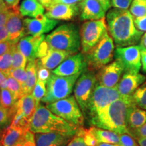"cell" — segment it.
Instances as JSON below:
<instances>
[{
    "mask_svg": "<svg viewBox=\"0 0 146 146\" xmlns=\"http://www.w3.org/2000/svg\"><path fill=\"white\" fill-rule=\"evenodd\" d=\"M108 32L117 47H127L140 43L143 33L136 28L134 18L129 10L110 9L106 14Z\"/></svg>",
    "mask_w": 146,
    "mask_h": 146,
    "instance_id": "6da1fadb",
    "label": "cell"
},
{
    "mask_svg": "<svg viewBox=\"0 0 146 146\" xmlns=\"http://www.w3.org/2000/svg\"><path fill=\"white\" fill-rule=\"evenodd\" d=\"M135 104L132 96H121L91 119L89 123L94 127L118 133H129L127 115L130 108Z\"/></svg>",
    "mask_w": 146,
    "mask_h": 146,
    "instance_id": "7a4b0ae2",
    "label": "cell"
},
{
    "mask_svg": "<svg viewBox=\"0 0 146 146\" xmlns=\"http://www.w3.org/2000/svg\"><path fill=\"white\" fill-rule=\"evenodd\" d=\"M78 127L55 114L41 104L38 106L29 123V129L33 133L58 132L75 135Z\"/></svg>",
    "mask_w": 146,
    "mask_h": 146,
    "instance_id": "3957f363",
    "label": "cell"
},
{
    "mask_svg": "<svg viewBox=\"0 0 146 146\" xmlns=\"http://www.w3.org/2000/svg\"><path fill=\"white\" fill-rule=\"evenodd\" d=\"M45 41L50 48L66 51L73 54L81 48L78 27L72 23L64 24L45 36Z\"/></svg>",
    "mask_w": 146,
    "mask_h": 146,
    "instance_id": "277c9868",
    "label": "cell"
},
{
    "mask_svg": "<svg viewBox=\"0 0 146 146\" xmlns=\"http://www.w3.org/2000/svg\"><path fill=\"white\" fill-rule=\"evenodd\" d=\"M115 44L112 37L106 32L96 45L85 54L87 69L98 71L106 65L112 62L114 57Z\"/></svg>",
    "mask_w": 146,
    "mask_h": 146,
    "instance_id": "5b68a950",
    "label": "cell"
},
{
    "mask_svg": "<svg viewBox=\"0 0 146 146\" xmlns=\"http://www.w3.org/2000/svg\"><path fill=\"white\" fill-rule=\"evenodd\" d=\"M81 74L64 76L52 73L47 81L46 94L41 102L48 104L70 96Z\"/></svg>",
    "mask_w": 146,
    "mask_h": 146,
    "instance_id": "8992f818",
    "label": "cell"
},
{
    "mask_svg": "<svg viewBox=\"0 0 146 146\" xmlns=\"http://www.w3.org/2000/svg\"><path fill=\"white\" fill-rule=\"evenodd\" d=\"M46 107L54 114L62 118L76 127H83V113L74 96H70L64 99L46 104Z\"/></svg>",
    "mask_w": 146,
    "mask_h": 146,
    "instance_id": "52a82bcc",
    "label": "cell"
},
{
    "mask_svg": "<svg viewBox=\"0 0 146 146\" xmlns=\"http://www.w3.org/2000/svg\"><path fill=\"white\" fill-rule=\"evenodd\" d=\"M106 32L108 27L105 18L85 22L80 29L81 52L84 54L88 52L99 43Z\"/></svg>",
    "mask_w": 146,
    "mask_h": 146,
    "instance_id": "ba28073f",
    "label": "cell"
},
{
    "mask_svg": "<svg viewBox=\"0 0 146 146\" xmlns=\"http://www.w3.org/2000/svg\"><path fill=\"white\" fill-rule=\"evenodd\" d=\"M120 96L116 87L109 88L97 83L85 114L88 120L95 117Z\"/></svg>",
    "mask_w": 146,
    "mask_h": 146,
    "instance_id": "9c48e42d",
    "label": "cell"
},
{
    "mask_svg": "<svg viewBox=\"0 0 146 146\" xmlns=\"http://www.w3.org/2000/svg\"><path fill=\"white\" fill-rule=\"evenodd\" d=\"M97 83L96 74L87 69L81 74L74 87V96L83 114H86L89 102Z\"/></svg>",
    "mask_w": 146,
    "mask_h": 146,
    "instance_id": "30bf717a",
    "label": "cell"
},
{
    "mask_svg": "<svg viewBox=\"0 0 146 146\" xmlns=\"http://www.w3.org/2000/svg\"><path fill=\"white\" fill-rule=\"evenodd\" d=\"M36 108V102L31 94L21 97L14 107V116L11 125L19 126L29 130V123Z\"/></svg>",
    "mask_w": 146,
    "mask_h": 146,
    "instance_id": "8fae6325",
    "label": "cell"
},
{
    "mask_svg": "<svg viewBox=\"0 0 146 146\" xmlns=\"http://www.w3.org/2000/svg\"><path fill=\"white\" fill-rule=\"evenodd\" d=\"M114 58L122 64L125 72H139L142 66L140 45L117 47L114 51Z\"/></svg>",
    "mask_w": 146,
    "mask_h": 146,
    "instance_id": "7c38bea8",
    "label": "cell"
},
{
    "mask_svg": "<svg viewBox=\"0 0 146 146\" xmlns=\"http://www.w3.org/2000/svg\"><path fill=\"white\" fill-rule=\"evenodd\" d=\"M72 55L68 52L50 48L44 40L40 45L38 59L41 66L49 70H53Z\"/></svg>",
    "mask_w": 146,
    "mask_h": 146,
    "instance_id": "4fadbf2b",
    "label": "cell"
},
{
    "mask_svg": "<svg viewBox=\"0 0 146 146\" xmlns=\"http://www.w3.org/2000/svg\"><path fill=\"white\" fill-rule=\"evenodd\" d=\"M124 72L125 69L122 64L115 60L98 70L96 74L97 82L102 86L116 88Z\"/></svg>",
    "mask_w": 146,
    "mask_h": 146,
    "instance_id": "5bb4252c",
    "label": "cell"
},
{
    "mask_svg": "<svg viewBox=\"0 0 146 146\" xmlns=\"http://www.w3.org/2000/svg\"><path fill=\"white\" fill-rule=\"evenodd\" d=\"M87 70V64L85 54L76 53L66 59L52 72L56 75L68 76L74 74H81Z\"/></svg>",
    "mask_w": 146,
    "mask_h": 146,
    "instance_id": "9a60e30c",
    "label": "cell"
},
{
    "mask_svg": "<svg viewBox=\"0 0 146 146\" xmlns=\"http://www.w3.org/2000/svg\"><path fill=\"white\" fill-rule=\"evenodd\" d=\"M58 23V20L51 19L45 14H41L34 18H24L25 36H38L47 33L52 31Z\"/></svg>",
    "mask_w": 146,
    "mask_h": 146,
    "instance_id": "2e32d148",
    "label": "cell"
},
{
    "mask_svg": "<svg viewBox=\"0 0 146 146\" xmlns=\"http://www.w3.org/2000/svg\"><path fill=\"white\" fill-rule=\"evenodd\" d=\"M9 8L10 14L5 24V27L8 32L10 41L17 43L22 37L25 36L23 16L20 12L18 5Z\"/></svg>",
    "mask_w": 146,
    "mask_h": 146,
    "instance_id": "e0dca14e",
    "label": "cell"
},
{
    "mask_svg": "<svg viewBox=\"0 0 146 146\" xmlns=\"http://www.w3.org/2000/svg\"><path fill=\"white\" fill-rule=\"evenodd\" d=\"M44 34L38 36L26 35L22 37L16 44L18 50L27 58L28 62L38 58L40 45L45 40Z\"/></svg>",
    "mask_w": 146,
    "mask_h": 146,
    "instance_id": "ac0fdd59",
    "label": "cell"
},
{
    "mask_svg": "<svg viewBox=\"0 0 146 146\" xmlns=\"http://www.w3.org/2000/svg\"><path fill=\"white\" fill-rule=\"evenodd\" d=\"M79 12L78 4H66L58 3L46 8L45 15L51 19L59 21H70Z\"/></svg>",
    "mask_w": 146,
    "mask_h": 146,
    "instance_id": "d6986e66",
    "label": "cell"
},
{
    "mask_svg": "<svg viewBox=\"0 0 146 146\" xmlns=\"http://www.w3.org/2000/svg\"><path fill=\"white\" fill-rule=\"evenodd\" d=\"M146 80V76L139 72H125L117 85L120 96H132Z\"/></svg>",
    "mask_w": 146,
    "mask_h": 146,
    "instance_id": "ffe728a7",
    "label": "cell"
},
{
    "mask_svg": "<svg viewBox=\"0 0 146 146\" xmlns=\"http://www.w3.org/2000/svg\"><path fill=\"white\" fill-rule=\"evenodd\" d=\"M78 5L81 21H96L105 18L106 11L98 0H83Z\"/></svg>",
    "mask_w": 146,
    "mask_h": 146,
    "instance_id": "44dd1931",
    "label": "cell"
},
{
    "mask_svg": "<svg viewBox=\"0 0 146 146\" xmlns=\"http://www.w3.org/2000/svg\"><path fill=\"white\" fill-rule=\"evenodd\" d=\"M74 135L58 132L35 133L36 146H66Z\"/></svg>",
    "mask_w": 146,
    "mask_h": 146,
    "instance_id": "7402d4cb",
    "label": "cell"
},
{
    "mask_svg": "<svg viewBox=\"0 0 146 146\" xmlns=\"http://www.w3.org/2000/svg\"><path fill=\"white\" fill-rule=\"evenodd\" d=\"M27 131L25 128L10 125L3 130L0 146H14Z\"/></svg>",
    "mask_w": 146,
    "mask_h": 146,
    "instance_id": "603a6c76",
    "label": "cell"
},
{
    "mask_svg": "<svg viewBox=\"0 0 146 146\" xmlns=\"http://www.w3.org/2000/svg\"><path fill=\"white\" fill-rule=\"evenodd\" d=\"M146 123V110L132 106L129 109L127 115V127L129 131L137 129Z\"/></svg>",
    "mask_w": 146,
    "mask_h": 146,
    "instance_id": "cb8c5ba5",
    "label": "cell"
},
{
    "mask_svg": "<svg viewBox=\"0 0 146 146\" xmlns=\"http://www.w3.org/2000/svg\"><path fill=\"white\" fill-rule=\"evenodd\" d=\"M98 143L118 144L120 142V134L110 130L91 127L88 129Z\"/></svg>",
    "mask_w": 146,
    "mask_h": 146,
    "instance_id": "d4e9b609",
    "label": "cell"
},
{
    "mask_svg": "<svg viewBox=\"0 0 146 146\" xmlns=\"http://www.w3.org/2000/svg\"><path fill=\"white\" fill-rule=\"evenodd\" d=\"M19 9L23 16L32 18L43 14L45 12V7L38 0H24Z\"/></svg>",
    "mask_w": 146,
    "mask_h": 146,
    "instance_id": "484cf974",
    "label": "cell"
},
{
    "mask_svg": "<svg viewBox=\"0 0 146 146\" xmlns=\"http://www.w3.org/2000/svg\"><path fill=\"white\" fill-rule=\"evenodd\" d=\"M27 72V80L23 86L24 96L31 94L35 85L38 80L37 77V62L36 59L33 61L28 62L26 66Z\"/></svg>",
    "mask_w": 146,
    "mask_h": 146,
    "instance_id": "4316f807",
    "label": "cell"
},
{
    "mask_svg": "<svg viewBox=\"0 0 146 146\" xmlns=\"http://www.w3.org/2000/svg\"><path fill=\"white\" fill-rule=\"evenodd\" d=\"M18 100L15 94L8 88L1 89L0 104L5 108L13 111L16 102ZM14 116V115H13Z\"/></svg>",
    "mask_w": 146,
    "mask_h": 146,
    "instance_id": "83f0119b",
    "label": "cell"
},
{
    "mask_svg": "<svg viewBox=\"0 0 146 146\" xmlns=\"http://www.w3.org/2000/svg\"><path fill=\"white\" fill-rule=\"evenodd\" d=\"M132 96L137 106L146 110V82L136 89Z\"/></svg>",
    "mask_w": 146,
    "mask_h": 146,
    "instance_id": "f1b7e54d",
    "label": "cell"
},
{
    "mask_svg": "<svg viewBox=\"0 0 146 146\" xmlns=\"http://www.w3.org/2000/svg\"><path fill=\"white\" fill-rule=\"evenodd\" d=\"M16 44H14L12 48V68H25L27 65L28 60L27 58L18 50Z\"/></svg>",
    "mask_w": 146,
    "mask_h": 146,
    "instance_id": "f546056e",
    "label": "cell"
},
{
    "mask_svg": "<svg viewBox=\"0 0 146 146\" xmlns=\"http://www.w3.org/2000/svg\"><path fill=\"white\" fill-rule=\"evenodd\" d=\"M129 11L133 18L146 15V0H133Z\"/></svg>",
    "mask_w": 146,
    "mask_h": 146,
    "instance_id": "4dcf8cb0",
    "label": "cell"
},
{
    "mask_svg": "<svg viewBox=\"0 0 146 146\" xmlns=\"http://www.w3.org/2000/svg\"><path fill=\"white\" fill-rule=\"evenodd\" d=\"M12 69V49L7 53L0 56V70L6 76H10Z\"/></svg>",
    "mask_w": 146,
    "mask_h": 146,
    "instance_id": "1f68e13d",
    "label": "cell"
},
{
    "mask_svg": "<svg viewBox=\"0 0 146 146\" xmlns=\"http://www.w3.org/2000/svg\"><path fill=\"white\" fill-rule=\"evenodd\" d=\"M46 82L38 79L31 93V95L35 100L37 107L40 104V102L46 94Z\"/></svg>",
    "mask_w": 146,
    "mask_h": 146,
    "instance_id": "d6a6232c",
    "label": "cell"
},
{
    "mask_svg": "<svg viewBox=\"0 0 146 146\" xmlns=\"http://www.w3.org/2000/svg\"><path fill=\"white\" fill-rule=\"evenodd\" d=\"M14 112L5 108L0 104V128L4 129L11 125Z\"/></svg>",
    "mask_w": 146,
    "mask_h": 146,
    "instance_id": "836d02e7",
    "label": "cell"
},
{
    "mask_svg": "<svg viewBox=\"0 0 146 146\" xmlns=\"http://www.w3.org/2000/svg\"><path fill=\"white\" fill-rule=\"evenodd\" d=\"M7 84H8L7 88L12 91L16 95L18 100L24 96L23 85L15 78L11 76H7Z\"/></svg>",
    "mask_w": 146,
    "mask_h": 146,
    "instance_id": "e575fe53",
    "label": "cell"
},
{
    "mask_svg": "<svg viewBox=\"0 0 146 146\" xmlns=\"http://www.w3.org/2000/svg\"><path fill=\"white\" fill-rule=\"evenodd\" d=\"M14 146H36L35 133L27 131Z\"/></svg>",
    "mask_w": 146,
    "mask_h": 146,
    "instance_id": "d590c367",
    "label": "cell"
},
{
    "mask_svg": "<svg viewBox=\"0 0 146 146\" xmlns=\"http://www.w3.org/2000/svg\"><path fill=\"white\" fill-rule=\"evenodd\" d=\"M10 76L17 80L23 86L27 80V72L26 68H12L10 71Z\"/></svg>",
    "mask_w": 146,
    "mask_h": 146,
    "instance_id": "8d00e7d4",
    "label": "cell"
},
{
    "mask_svg": "<svg viewBox=\"0 0 146 146\" xmlns=\"http://www.w3.org/2000/svg\"><path fill=\"white\" fill-rule=\"evenodd\" d=\"M36 62H37V77L38 79L41 81L46 82L47 80L50 78L51 75L52 74V72H51L50 70L45 68L44 66L40 64L39 59H36Z\"/></svg>",
    "mask_w": 146,
    "mask_h": 146,
    "instance_id": "74e56055",
    "label": "cell"
},
{
    "mask_svg": "<svg viewBox=\"0 0 146 146\" xmlns=\"http://www.w3.org/2000/svg\"><path fill=\"white\" fill-rule=\"evenodd\" d=\"M119 144L121 146H139L135 141L133 137L129 133H123L120 135Z\"/></svg>",
    "mask_w": 146,
    "mask_h": 146,
    "instance_id": "f35d334b",
    "label": "cell"
},
{
    "mask_svg": "<svg viewBox=\"0 0 146 146\" xmlns=\"http://www.w3.org/2000/svg\"><path fill=\"white\" fill-rule=\"evenodd\" d=\"M133 0H111V5L114 8L129 10Z\"/></svg>",
    "mask_w": 146,
    "mask_h": 146,
    "instance_id": "ab89813d",
    "label": "cell"
},
{
    "mask_svg": "<svg viewBox=\"0 0 146 146\" xmlns=\"http://www.w3.org/2000/svg\"><path fill=\"white\" fill-rule=\"evenodd\" d=\"M129 134L135 139L146 137V123L137 129L129 131Z\"/></svg>",
    "mask_w": 146,
    "mask_h": 146,
    "instance_id": "60d3db41",
    "label": "cell"
},
{
    "mask_svg": "<svg viewBox=\"0 0 146 146\" xmlns=\"http://www.w3.org/2000/svg\"><path fill=\"white\" fill-rule=\"evenodd\" d=\"M134 23L136 28L141 32H146V15L141 17L134 18Z\"/></svg>",
    "mask_w": 146,
    "mask_h": 146,
    "instance_id": "b9f144b4",
    "label": "cell"
},
{
    "mask_svg": "<svg viewBox=\"0 0 146 146\" xmlns=\"http://www.w3.org/2000/svg\"><path fill=\"white\" fill-rule=\"evenodd\" d=\"M14 44H16V43H13L10 40L0 42V56L10 51Z\"/></svg>",
    "mask_w": 146,
    "mask_h": 146,
    "instance_id": "7bdbcfd3",
    "label": "cell"
},
{
    "mask_svg": "<svg viewBox=\"0 0 146 146\" xmlns=\"http://www.w3.org/2000/svg\"><path fill=\"white\" fill-rule=\"evenodd\" d=\"M66 146H89L85 142L83 137L75 135Z\"/></svg>",
    "mask_w": 146,
    "mask_h": 146,
    "instance_id": "ee69618b",
    "label": "cell"
},
{
    "mask_svg": "<svg viewBox=\"0 0 146 146\" xmlns=\"http://www.w3.org/2000/svg\"><path fill=\"white\" fill-rule=\"evenodd\" d=\"M9 14H10V8L5 11L0 12V27L5 26Z\"/></svg>",
    "mask_w": 146,
    "mask_h": 146,
    "instance_id": "f6af8a7d",
    "label": "cell"
},
{
    "mask_svg": "<svg viewBox=\"0 0 146 146\" xmlns=\"http://www.w3.org/2000/svg\"><path fill=\"white\" fill-rule=\"evenodd\" d=\"M10 40L9 34L5 26L0 27V42Z\"/></svg>",
    "mask_w": 146,
    "mask_h": 146,
    "instance_id": "bcb514c9",
    "label": "cell"
},
{
    "mask_svg": "<svg viewBox=\"0 0 146 146\" xmlns=\"http://www.w3.org/2000/svg\"><path fill=\"white\" fill-rule=\"evenodd\" d=\"M141 65L143 72H146V48L141 46Z\"/></svg>",
    "mask_w": 146,
    "mask_h": 146,
    "instance_id": "7dc6e473",
    "label": "cell"
},
{
    "mask_svg": "<svg viewBox=\"0 0 146 146\" xmlns=\"http://www.w3.org/2000/svg\"><path fill=\"white\" fill-rule=\"evenodd\" d=\"M8 87L7 84V76L0 70V88L4 89Z\"/></svg>",
    "mask_w": 146,
    "mask_h": 146,
    "instance_id": "c3c4849f",
    "label": "cell"
},
{
    "mask_svg": "<svg viewBox=\"0 0 146 146\" xmlns=\"http://www.w3.org/2000/svg\"><path fill=\"white\" fill-rule=\"evenodd\" d=\"M98 1L101 3L106 12L108 11L111 7H112V5H111V0H98Z\"/></svg>",
    "mask_w": 146,
    "mask_h": 146,
    "instance_id": "681fc988",
    "label": "cell"
},
{
    "mask_svg": "<svg viewBox=\"0 0 146 146\" xmlns=\"http://www.w3.org/2000/svg\"><path fill=\"white\" fill-rule=\"evenodd\" d=\"M4 1L8 8H14L18 6L20 0H4Z\"/></svg>",
    "mask_w": 146,
    "mask_h": 146,
    "instance_id": "f907efd6",
    "label": "cell"
},
{
    "mask_svg": "<svg viewBox=\"0 0 146 146\" xmlns=\"http://www.w3.org/2000/svg\"><path fill=\"white\" fill-rule=\"evenodd\" d=\"M83 0H61L60 3H66V4H79Z\"/></svg>",
    "mask_w": 146,
    "mask_h": 146,
    "instance_id": "816d5d0a",
    "label": "cell"
},
{
    "mask_svg": "<svg viewBox=\"0 0 146 146\" xmlns=\"http://www.w3.org/2000/svg\"><path fill=\"white\" fill-rule=\"evenodd\" d=\"M9 8L7 6L6 3L4 1V0H0V12L5 11L8 10Z\"/></svg>",
    "mask_w": 146,
    "mask_h": 146,
    "instance_id": "f5cc1de1",
    "label": "cell"
},
{
    "mask_svg": "<svg viewBox=\"0 0 146 146\" xmlns=\"http://www.w3.org/2000/svg\"><path fill=\"white\" fill-rule=\"evenodd\" d=\"M38 1H39V2L41 3L43 6L45 7V8H46L51 5L52 0H38Z\"/></svg>",
    "mask_w": 146,
    "mask_h": 146,
    "instance_id": "db71d44e",
    "label": "cell"
},
{
    "mask_svg": "<svg viewBox=\"0 0 146 146\" xmlns=\"http://www.w3.org/2000/svg\"><path fill=\"white\" fill-rule=\"evenodd\" d=\"M139 146H146V137L137 139Z\"/></svg>",
    "mask_w": 146,
    "mask_h": 146,
    "instance_id": "11a10c76",
    "label": "cell"
},
{
    "mask_svg": "<svg viewBox=\"0 0 146 146\" xmlns=\"http://www.w3.org/2000/svg\"><path fill=\"white\" fill-rule=\"evenodd\" d=\"M139 43H140L139 44L140 46L146 48V32L143 35V36H142L141 41H140Z\"/></svg>",
    "mask_w": 146,
    "mask_h": 146,
    "instance_id": "9f6ffc18",
    "label": "cell"
},
{
    "mask_svg": "<svg viewBox=\"0 0 146 146\" xmlns=\"http://www.w3.org/2000/svg\"><path fill=\"white\" fill-rule=\"evenodd\" d=\"M97 146H121L119 143L113 144V143H98Z\"/></svg>",
    "mask_w": 146,
    "mask_h": 146,
    "instance_id": "6f0895ef",
    "label": "cell"
},
{
    "mask_svg": "<svg viewBox=\"0 0 146 146\" xmlns=\"http://www.w3.org/2000/svg\"><path fill=\"white\" fill-rule=\"evenodd\" d=\"M3 130V129H1V128H0V139H1V135H2Z\"/></svg>",
    "mask_w": 146,
    "mask_h": 146,
    "instance_id": "680465c9",
    "label": "cell"
},
{
    "mask_svg": "<svg viewBox=\"0 0 146 146\" xmlns=\"http://www.w3.org/2000/svg\"><path fill=\"white\" fill-rule=\"evenodd\" d=\"M0 93H1V88H0Z\"/></svg>",
    "mask_w": 146,
    "mask_h": 146,
    "instance_id": "91938a15",
    "label": "cell"
}]
</instances>
